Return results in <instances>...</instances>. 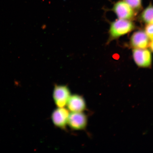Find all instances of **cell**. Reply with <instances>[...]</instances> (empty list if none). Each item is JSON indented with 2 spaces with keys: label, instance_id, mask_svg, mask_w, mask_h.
<instances>
[{
  "label": "cell",
  "instance_id": "10",
  "mask_svg": "<svg viewBox=\"0 0 153 153\" xmlns=\"http://www.w3.org/2000/svg\"><path fill=\"white\" fill-rule=\"evenodd\" d=\"M137 13L143 9L142 0H123Z\"/></svg>",
  "mask_w": 153,
  "mask_h": 153
},
{
  "label": "cell",
  "instance_id": "11",
  "mask_svg": "<svg viewBox=\"0 0 153 153\" xmlns=\"http://www.w3.org/2000/svg\"><path fill=\"white\" fill-rule=\"evenodd\" d=\"M145 32L150 41L153 40V24H146L145 28Z\"/></svg>",
  "mask_w": 153,
  "mask_h": 153
},
{
  "label": "cell",
  "instance_id": "2",
  "mask_svg": "<svg viewBox=\"0 0 153 153\" xmlns=\"http://www.w3.org/2000/svg\"><path fill=\"white\" fill-rule=\"evenodd\" d=\"M112 10L119 19L131 20L135 18L137 13L123 0H119L114 4Z\"/></svg>",
  "mask_w": 153,
  "mask_h": 153
},
{
  "label": "cell",
  "instance_id": "1",
  "mask_svg": "<svg viewBox=\"0 0 153 153\" xmlns=\"http://www.w3.org/2000/svg\"><path fill=\"white\" fill-rule=\"evenodd\" d=\"M135 26L131 20L119 19L111 23L109 30L108 43L130 33Z\"/></svg>",
  "mask_w": 153,
  "mask_h": 153
},
{
  "label": "cell",
  "instance_id": "12",
  "mask_svg": "<svg viewBox=\"0 0 153 153\" xmlns=\"http://www.w3.org/2000/svg\"><path fill=\"white\" fill-rule=\"evenodd\" d=\"M149 47L150 48V51L153 53V40L150 42Z\"/></svg>",
  "mask_w": 153,
  "mask_h": 153
},
{
  "label": "cell",
  "instance_id": "7",
  "mask_svg": "<svg viewBox=\"0 0 153 153\" xmlns=\"http://www.w3.org/2000/svg\"><path fill=\"white\" fill-rule=\"evenodd\" d=\"M150 40L144 30L134 32L130 39V44L134 49H146L149 47Z\"/></svg>",
  "mask_w": 153,
  "mask_h": 153
},
{
  "label": "cell",
  "instance_id": "13",
  "mask_svg": "<svg viewBox=\"0 0 153 153\" xmlns=\"http://www.w3.org/2000/svg\"><path fill=\"white\" fill-rule=\"evenodd\" d=\"M64 1H65V0H64Z\"/></svg>",
  "mask_w": 153,
  "mask_h": 153
},
{
  "label": "cell",
  "instance_id": "8",
  "mask_svg": "<svg viewBox=\"0 0 153 153\" xmlns=\"http://www.w3.org/2000/svg\"><path fill=\"white\" fill-rule=\"evenodd\" d=\"M66 106L68 111L71 112H83L86 109L85 99L78 94L71 95Z\"/></svg>",
  "mask_w": 153,
  "mask_h": 153
},
{
  "label": "cell",
  "instance_id": "4",
  "mask_svg": "<svg viewBox=\"0 0 153 153\" xmlns=\"http://www.w3.org/2000/svg\"><path fill=\"white\" fill-rule=\"evenodd\" d=\"M71 91L66 85H55L53 92V97L57 108H64L71 96Z\"/></svg>",
  "mask_w": 153,
  "mask_h": 153
},
{
  "label": "cell",
  "instance_id": "6",
  "mask_svg": "<svg viewBox=\"0 0 153 153\" xmlns=\"http://www.w3.org/2000/svg\"><path fill=\"white\" fill-rule=\"evenodd\" d=\"M69 111L64 108H57L53 111L51 118L54 125L57 128L64 129L68 125Z\"/></svg>",
  "mask_w": 153,
  "mask_h": 153
},
{
  "label": "cell",
  "instance_id": "5",
  "mask_svg": "<svg viewBox=\"0 0 153 153\" xmlns=\"http://www.w3.org/2000/svg\"><path fill=\"white\" fill-rule=\"evenodd\" d=\"M88 123V117L83 112H71L69 115L68 124L75 131L85 129Z\"/></svg>",
  "mask_w": 153,
  "mask_h": 153
},
{
  "label": "cell",
  "instance_id": "3",
  "mask_svg": "<svg viewBox=\"0 0 153 153\" xmlns=\"http://www.w3.org/2000/svg\"><path fill=\"white\" fill-rule=\"evenodd\" d=\"M133 60L137 66L143 68H150L152 63L151 51L146 49H134Z\"/></svg>",
  "mask_w": 153,
  "mask_h": 153
},
{
  "label": "cell",
  "instance_id": "9",
  "mask_svg": "<svg viewBox=\"0 0 153 153\" xmlns=\"http://www.w3.org/2000/svg\"><path fill=\"white\" fill-rule=\"evenodd\" d=\"M140 19L146 24H153V5L152 3L143 10Z\"/></svg>",
  "mask_w": 153,
  "mask_h": 153
}]
</instances>
